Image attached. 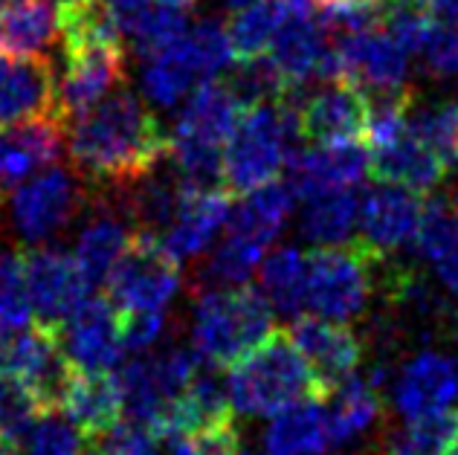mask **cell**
<instances>
[{
  "label": "cell",
  "instance_id": "1",
  "mask_svg": "<svg viewBox=\"0 0 458 455\" xmlns=\"http://www.w3.org/2000/svg\"><path fill=\"white\" fill-rule=\"evenodd\" d=\"M70 163L84 181L123 186L168 157L172 137L151 107L125 85L70 119Z\"/></svg>",
  "mask_w": 458,
  "mask_h": 455
},
{
  "label": "cell",
  "instance_id": "2",
  "mask_svg": "<svg viewBox=\"0 0 458 455\" xmlns=\"http://www.w3.org/2000/svg\"><path fill=\"white\" fill-rule=\"evenodd\" d=\"M273 331V308L256 287H195L191 349L200 363L212 368H233L241 357L256 351Z\"/></svg>",
  "mask_w": 458,
  "mask_h": 455
},
{
  "label": "cell",
  "instance_id": "3",
  "mask_svg": "<svg viewBox=\"0 0 458 455\" xmlns=\"http://www.w3.org/2000/svg\"><path fill=\"white\" fill-rule=\"evenodd\" d=\"M226 392L233 409L247 417H273L305 398H322L310 366L284 331H273L229 368Z\"/></svg>",
  "mask_w": 458,
  "mask_h": 455
},
{
  "label": "cell",
  "instance_id": "4",
  "mask_svg": "<svg viewBox=\"0 0 458 455\" xmlns=\"http://www.w3.org/2000/svg\"><path fill=\"white\" fill-rule=\"evenodd\" d=\"M291 93L282 102L256 105L241 114L233 137L224 146V189L229 195H247L276 181L287 165L293 142L302 139Z\"/></svg>",
  "mask_w": 458,
  "mask_h": 455
},
{
  "label": "cell",
  "instance_id": "5",
  "mask_svg": "<svg viewBox=\"0 0 458 455\" xmlns=\"http://www.w3.org/2000/svg\"><path fill=\"white\" fill-rule=\"evenodd\" d=\"M383 256L363 241L308 253V308L322 319L352 322L366 314Z\"/></svg>",
  "mask_w": 458,
  "mask_h": 455
},
{
  "label": "cell",
  "instance_id": "6",
  "mask_svg": "<svg viewBox=\"0 0 458 455\" xmlns=\"http://www.w3.org/2000/svg\"><path fill=\"white\" fill-rule=\"evenodd\" d=\"M88 198L84 177L53 163L9 191V226L23 244H50L79 218Z\"/></svg>",
  "mask_w": 458,
  "mask_h": 455
},
{
  "label": "cell",
  "instance_id": "7",
  "mask_svg": "<svg viewBox=\"0 0 458 455\" xmlns=\"http://www.w3.org/2000/svg\"><path fill=\"white\" fill-rule=\"evenodd\" d=\"M180 261L163 247L160 235L137 230L105 287L107 299L123 314H165L180 291Z\"/></svg>",
  "mask_w": 458,
  "mask_h": 455
},
{
  "label": "cell",
  "instance_id": "8",
  "mask_svg": "<svg viewBox=\"0 0 458 455\" xmlns=\"http://www.w3.org/2000/svg\"><path fill=\"white\" fill-rule=\"evenodd\" d=\"M198 371L200 357L195 354V349H186V345H172L165 351L128 360L116 375L128 417L154 429V421L160 417L168 400H174Z\"/></svg>",
  "mask_w": 458,
  "mask_h": 455
},
{
  "label": "cell",
  "instance_id": "9",
  "mask_svg": "<svg viewBox=\"0 0 458 455\" xmlns=\"http://www.w3.org/2000/svg\"><path fill=\"white\" fill-rule=\"evenodd\" d=\"M264 58L273 64L287 90H296L308 81H331L340 79L334 38L325 32L322 21L313 12L293 15L273 38Z\"/></svg>",
  "mask_w": 458,
  "mask_h": 455
},
{
  "label": "cell",
  "instance_id": "10",
  "mask_svg": "<svg viewBox=\"0 0 458 455\" xmlns=\"http://www.w3.org/2000/svg\"><path fill=\"white\" fill-rule=\"evenodd\" d=\"M6 371L27 389L38 412L47 415L58 412V400L73 375V363L67 360L58 331L35 322L32 328H23L18 337H12Z\"/></svg>",
  "mask_w": 458,
  "mask_h": 455
},
{
  "label": "cell",
  "instance_id": "11",
  "mask_svg": "<svg viewBox=\"0 0 458 455\" xmlns=\"http://www.w3.org/2000/svg\"><path fill=\"white\" fill-rule=\"evenodd\" d=\"M23 273H27L32 314L38 316L41 325L53 331L62 328V322L90 293L73 253H64L62 247L38 244L27 249L23 253Z\"/></svg>",
  "mask_w": 458,
  "mask_h": 455
},
{
  "label": "cell",
  "instance_id": "12",
  "mask_svg": "<svg viewBox=\"0 0 458 455\" xmlns=\"http://www.w3.org/2000/svg\"><path fill=\"white\" fill-rule=\"evenodd\" d=\"M299 137L328 146V142H357L369 134V96L345 79L322 81L305 99H296Z\"/></svg>",
  "mask_w": 458,
  "mask_h": 455
},
{
  "label": "cell",
  "instance_id": "13",
  "mask_svg": "<svg viewBox=\"0 0 458 455\" xmlns=\"http://www.w3.org/2000/svg\"><path fill=\"white\" fill-rule=\"evenodd\" d=\"M336 62L340 79L352 81L366 96L375 93H401L409 88V53L389 32L375 27L336 38Z\"/></svg>",
  "mask_w": 458,
  "mask_h": 455
},
{
  "label": "cell",
  "instance_id": "14",
  "mask_svg": "<svg viewBox=\"0 0 458 455\" xmlns=\"http://www.w3.org/2000/svg\"><path fill=\"white\" fill-rule=\"evenodd\" d=\"M107 189L111 191H105L102 200L93 203V212L81 223L73 247V258L90 291L107 284L116 261L125 256V249L137 235V223L131 221L114 186Z\"/></svg>",
  "mask_w": 458,
  "mask_h": 455
},
{
  "label": "cell",
  "instance_id": "15",
  "mask_svg": "<svg viewBox=\"0 0 458 455\" xmlns=\"http://www.w3.org/2000/svg\"><path fill=\"white\" fill-rule=\"evenodd\" d=\"M125 85V44H96L64 50V67L58 76L62 116L76 119L105 96Z\"/></svg>",
  "mask_w": 458,
  "mask_h": 455
},
{
  "label": "cell",
  "instance_id": "16",
  "mask_svg": "<svg viewBox=\"0 0 458 455\" xmlns=\"http://www.w3.org/2000/svg\"><path fill=\"white\" fill-rule=\"evenodd\" d=\"M291 340L310 366L322 398H328L343 380L357 375L360 363L366 360L363 337L354 333L345 322H331L322 316L296 319Z\"/></svg>",
  "mask_w": 458,
  "mask_h": 455
},
{
  "label": "cell",
  "instance_id": "17",
  "mask_svg": "<svg viewBox=\"0 0 458 455\" xmlns=\"http://www.w3.org/2000/svg\"><path fill=\"white\" fill-rule=\"evenodd\" d=\"M58 340L73 368L84 371H111L125 354L119 310L107 296H84V302L62 322Z\"/></svg>",
  "mask_w": 458,
  "mask_h": 455
},
{
  "label": "cell",
  "instance_id": "18",
  "mask_svg": "<svg viewBox=\"0 0 458 455\" xmlns=\"http://www.w3.org/2000/svg\"><path fill=\"white\" fill-rule=\"evenodd\" d=\"M458 400V360L447 351L420 349L392 383V403L406 421L450 409Z\"/></svg>",
  "mask_w": 458,
  "mask_h": 455
},
{
  "label": "cell",
  "instance_id": "19",
  "mask_svg": "<svg viewBox=\"0 0 458 455\" xmlns=\"http://www.w3.org/2000/svg\"><path fill=\"white\" fill-rule=\"evenodd\" d=\"M35 116L64 119L58 105V73L53 58H15L0 53V125Z\"/></svg>",
  "mask_w": 458,
  "mask_h": 455
},
{
  "label": "cell",
  "instance_id": "20",
  "mask_svg": "<svg viewBox=\"0 0 458 455\" xmlns=\"http://www.w3.org/2000/svg\"><path fill=\"white\" fill-rule=\"evenodd\" d=\"M64 128L67 122L58 116H35L0 131V195L58 163L64 148Z\"/></svg>",
  "mask_w": 458,
  "mask_h": 455
},
{
  "label": "cell",
  "instance_id": "21",
  "mask_svg": "<svg viewBox=\"0 0 458 455\" xmlns=\"http://www.w3.org/2000/svg\"><path fill=\"white\" fill-rule=\"evenodd\" d=\"M420 209L424 203L418 200L415 191L403 186L380 183L366 191L360 200V241L371 253L389 258L401 247L415 241Z\"/></svg>",
  "mask_w": 458,
  "mask_h": 455
},
{
  "label": "cell",
  "instance_id": "22",
  "mask_svg": "<svg viewBox=\"0 0 458 455\" xmlns=\"http://www.w3.org/2000/svg\"><path fill=\"white\" fill-rule=\"evenodd\" d=\"M287 186L296 198H313L331 189H354L369 172V154L357 142H328L317 148H293L287 157Z\"/></svg>",
  "mask_w": 458,
  "mask_h": 455
},
{
  "label": "cell",
  "instance_id": "23",
  "mask_svg": "<svg viewBox=\"0 0 458 455\" xmlns=\"http://www.w3.org/2000/svg\"><path fill=\"white\" fill-rule=\"evenodd\" d=\"M229 191L226 189H186L172 223L160 235L163 247L177 261H195L209 253L215 238L226 230Z\"/></svg>",
  "mask_w": 458,
  "mask_h": 455
},
{
  "label": "cell",
  "instance_id": "24",
  "mask_svg": "<svg viewBox=\"0 0 458 455\" xmlns=\"http://www.w3.org/2000/svg\"><path fill=\"white\" fill-rule=\"evenodd\" d=\"M62 412L84 438H99L114 429L125 415V400L119 380L111 371H84L73 368L58 400Z\"/></svg>",
  "mask_w": 458,
  "mask_h": 455
},
{
  "label": "cell",
  "instance_id": "25",
  "mask_svg": "<svg viewBox=\"0 0 458 455\" xmlns=\"http://www.w3.org/2000/svg\"><path fill=\"white\" fill-rule=\"evenodd\" d=\"M369 172L375 174L377 183L403 186L415 195H429L444 181L450 169L441 163V157L432 148L420 142L412 128L401 131L397 137L371 146L369 154Z\"/></svg>",
  "mask_w": 458,
  "mask_h": 455
},
{
  "label": "cell",
  "instance_id": "26",
  "mask_svg": "<svg viewBox=\"0 0 458 455\" xmlns=\"http://www.w3.org/2000/svg\"><path fill=\"white\" fill-rule=\"evenodd\" d=\"M328 398L334 452L352 450L371 433H377V426H383L386 421V392L363 375H352L343 380Z\"/></svg>",
  "mask_w": 458,
  "mask_h": 455
},
{
  "label": "cell",
  "instance_id": "27",
  "mask_svg": "<svg viewBox=\"0 0 458 455\" xmlns=\"http://www.w3.org/2000/svg\"><path fill=\"white\" fill-rule=\"evenodd\" d=\"M233 400H229L226 383H221L212 371H198L191 383L177 394L174 400L154 421V433L163 441L172 435L195 433V429L221 424L233 417Z\"/></svg>",
  "mask_w": 458,
  "mask_h": 455
},
{
  "label": "cell",
  "instance_id": "28",
  "mask_svg": "<svg viewBox=\"0 0 458 455\" xmlns=\"http://www.w3.org/2000/svg\"><path fill=\"white\" fill-rule=\"evenodd\" d=\"M293 200V189L279 181H270L247 191V195H238L235 206H229L226 232L267 249L276 241V235L284 230V223L291 221Z\"/></svg>",
  "mask_w": 458,
  "mask_h": 455
},
{
  "label": "cell",
  "instance_id": "29",
  "mask_svg": "<svg viewBox=\"0 0 458 455\" xmlns=\"http://www.w3.org/2000/svg\"><path fill=\"white\" fill-rule=\"evenodd\" d=\"M264 450L270 455H328L334 452L328 409L319 398H305L276 412L264 433Z\"/></svg>",
  "mask_w": 458,
  "mask_h": 455
},
{
  "label": "cell",
  "instance_id": "30",
  "mask_svg": "<svg viewBox=\"0 0 458 455\" xmlns=\"http://www.w3.org/2000/svg\"><path fill=\"white\" fill-rule=\"evenodd\" d=\"M302 12H313V0H252L241 6L226 23L235 62L261 58L284 23Z\"/></svg>",
  "mask_w": 458,
  "mask_h": 455
},
{
  "label": "cell",
  "instance_id": "31",
  "mask_svg": "<svg viewBox=\"0 0 458 455\" xmlns=\"http://www.w3.org/2000/svg\"><path fill=\"white\" fill-rule=\"evenodd\" d=\"M58 35L53 0H12L0 9V53L15 58L47 55Z\"/></svg>",
  "mask_w": 458,
  "mask_h": 455
},
{
  "label": "cell",
  "instance_id": "32",
  "mask_svg": "<svg viewBox=\"0 0 458 455\" xmlns=\"http://www.w3.org/2000/svg\"><path fill=\"white\" fill-rule=\"evenodd\" d=\"M360 226V198L354 189L319 191L305 200L299 215V235L313 247L348 244Z\"/></svg>",
  "mask_w": 458,
  "mask_h": 455
},
{
  "label": "cell",
  "instance_id": "33",
  "mask_svg": "<svg viewBox=\"0 0 458 455\" xmlns=\"http://www.w3.org/2000/svg\"><path fill=\"white\" fill-rule=\"evenodd\" d=\"M412 244L418 256L432 265V273L438 275L444 291L458 296V218L453 215L450 203H424Z\"/></svg>",
  "mask_w": 458,
  "mask_h": 455
},
{
  "label": "cell",
  "instance_id": "34",
  "mask_svg": "<svg viewBox=\"0 0 458 455\" xmlns=\"http://www.w3.org/2000/svg\"><path fill=\"white\" fill-rule=\"evenodd\" d=\"M186 35V32H183ZM200 73L191 64L183 41H174L165 50L142 58L140 70V90L146 96V102L163 111H172L186 96L200 85Z\"/></svg>",
  "mask_w": 458,
  "mask_h": 455
},
{
  "label": "cell",
  "instance_id": "35",
  "mask_svg": "<svg viewBox=\"0 0 458 455\" xmlns=\"http://www.w3.org/2000/svg\"><path fill=\"white\" fill-rule=\"evenodd\" d=\"M259 284L273 310L299 319L308 308V256L299 247L273 249L259 265Z\"/></svg>",
  "mask_w": 458,
  "mask_h": 455
},
{
  "label": "cell",
  "instance_id": "36",
  "mask_svg": "<svg viewBox=\"0 0 458 455\" xmlns=\"http://www.w3.org/2000/svg\"><path fill=\"white\" fill-rule=\"evenodd\" d=\"M458 447V409H441L394 429L383 438L380 455H450Z\"/></svg>",
  "mask_w": 458,
  "mask_h": 455
},
{
  "label": "cell",
  "instance_id": "37",
  "mask_svg": "<svg viewBox=\"0 0 458 455\" xmlns=\"http://www.w3.org/2000/svg\"><path fill=\"white\" fill-rule=\"evenodd\" d=\"M409 128L412 134L453 169L458 165V105L453 102H420L418 93L409 105Z\"/></svg>",
  "mask_w": 458,
  "mask_h": 455
},
{
  "label": "cell",
  "instance_id": "38",
  "mask_svg": "<svg viewBox=\"0 0 458 455\" xmlns=\"http://www.w3.org/2000/svg\"><path fill=\"white\" fill-rule=\"evenodd\" d=\"M267 249L256 247L238 238L233 232L224 235L221 244H215V249L203 261V267L198 273V287H235L244 284L252 270L261 265V258Z\"/></svg>",
  "mask_w": 458,
  "mask_h": 455
},
{
  "label": "cell",
  "instance_id": "39",
  "mask_svg": "<svg viewBox=\"0 0 458 455\" xmlns=\"http://www.w3.org/2000/svg\"><path fill=\"white\" fill-rule=\"evenodd\" d=\"M180 41H183L191 64H195V70L200 73L203 81L224 73V70H229L235 62L226 27L215 18H203L198 23H191Z\"/></svg>",
  "mask_w": 458,
  "mask_h": 455
},
{
  "label": "cell",
  "instance_id": "40",
  "mask_svg": "<svg viewBox=\"0 0 458 455\" xmlns=\"http://www.w3.org/2000/svg\"><path fill=\"white\" fill-rule=\"evenodd\" d=\"M32 319V302L23 273V253L0 244V322L9 328H27Z\"/></svg>",
  "mask_w": 458,
  "mask_h": 455
},
{
  "label": "cell",
  "instance_id": "41",
  "mask_svg": "<svg viewBox=\"0 0 458 455\" xmlns=\"http://www.w3.org/2000/svg\"><path fill=\"white\" fill-rule=\"evenodd\" d=\"M88 441L62 412H47L27 429V455H81Z\"/></svg>",
  "mask_w": 458,
  "mask_h": 455
},
{
  "label": "cell",
  "instance_id": "42",
  "mask_svg": "<svg viewBox=\"0 0 458 455\" xmlns=\"http://www.w3.org/2000/svg\"><path fill=\"white\" fill-rule=\"evenodd\" d=\"M165 444L168 455H244V438L233 417L195 429V433L172 435L165 438Z\"/></svg>",
  "mask_w": 458,
  "mask_h": 455
},
{
  "label": "cell",
  "instance_id": "43",
  "mask_svg": "<svg viewBox=\"0 0 458 455\" xmlns=\"http://www.w3.org/2000/svg\"><path fill=\"white\" fill-rule=\"evenodd\" d=\"M41 412L27 389L4 368L0 371V433L4 435H27V429L38 421Z\"/></svg>",
  "mask_w": 458,
  "mask_h": 455
},
{
  "label": "cell",
  "instance_id": "44",
  "mask_svg": "<svg viewBox=\"0 0 458 455\" xmlns=\"http://www.w3.org/2000/svg\"><path fill=\"white\" fill-rule=\"evenodd\" d=\"M93 441L102 447L105 455H163V447H160L163 438L157 435L148 424L134 421V417L119 421L114 429H107L105 435Z\"/></svg>",
  "mask_w": 458,
  "mask_h": 455
},
{
  "label": "cell",
  "instance_id": "45",
  "mask_svg": "<svg viewBox=\"0 0 458 455\" xmlns=\"http://www.w3.org/2000/svg\"><path fill=\"white\" fill-rule=\"evenodd\" d=\"M418 55L432 79H458V32L450 23L438 21Z\"/></svg>",
  "mask_w": 458,
  "mask_h": 455
},
{
  "label": "cell",
  "instance_id": "46",
  "mask_svg": "<svg viewBox=\"0 0 458 455\" xmlns=\"http://www.w3.org/2000/svg\"><path fill=\"white\" fill-rule=\"evenodd\" d=\"M165 331V314H123L119 310V337L131 354H146L154 349Z\"/></svg>",
  "mask_w": 458,
  "mask_h": 455
},
{
  "label": "cell",
  "instance_id": "47",
  "mask_svg": "<svg viewBox=\"0 0 458 455\" xmlns=\"http://www.w3.org/2000/svg\"><path fill=\"white\" fill-rule=\"evenodd\" d=\"M9 349H12V328L0 322V371L6 368V357H9Z\"/></svg>",
  "mask_w": 458,
  "mask_h": 455
},
{
  "label": "cell",
  "instance_id": "48",
  "mask_svg": "<svg viewBox=\"0 0 458 455\" xmlns=\"http://www.w3.org/2000/svg\"><path fill=\"white\" fill-rule=\"evenodd\" d=\"M0 455H27V452L21 450L15 435H4V433H0Z\"/></svg>",
  "mask_w": 458,
  "mask_h": 455
},
{
  "label": "cell",
  "instance_id": "49",
  "mask_svg": "<svg viewBox=\"0 0 458 455\" xmlns=\"http://www.w3.org/2000/svg\"><path fill=\"white\" fill-rule=\"evenodd\" d=\"M154 4L168 6V9H177V12H186V9H191V6H198L200 0H154Z\"/></svg>",
  "mask_w": 458,
  "mask_h": 455
},
{
  "label": "cell",
  "instance_id": "50",
  "mask_svg": "<svg viewBox=\"0 0 458 455\" xmlns=\"http://www.w3.org/2000/svg\"><path fill=\"white\" fill-rule=\"evenodd\" d=\"M81 455H105V452H102V447L96 444V441L90 438V441H88V447H84V452H81Z\"/></svg>",
  "mask_w": 458,
  "mask_h": 455
},
{
  "label": "cell",
  "instance_id": "51",
  "mask_svg": "<svg viewBox=\"0 0 458 455\" xmlns=\"http://www.w3.org/2000/svg\"><path fill=\"white\" fill-rule=\"evenodd\" d=\"M226 6H233V9H241V6H247V4H252V0H224Z\"/></svg>",
  "mask_w": 458,
  "mask_h": 455
},
{
  "label": "cell",
  "instance_id": "52",
  "mask_svg": "<svg viewBox=\"0 0 458 455\" xmlns=\"http://www.w3.org/2000/svg\"><path fill=\"white\" fill-rule=\"evenodd\" d=\"M450 209H453V215L458 218V189L453 191V198H450Z\"/></svg>",
  "mask_w": 458,
  "mask_h": 455
},
{
  "label": "cell",
  "instance_id": "53",
  "mask_svg": "<svg viewBox=\"0 0 458 455\" xmlns=\"http://www.w3.org/2000/svg\"><path fill=\"white\" fill-rule=\"evenodd\" d=\"M447 21H450V27H453V29H455V32H458V9H455V12H453V15H450V18H447Z\"/></svg>",
  "mask_w": 458,
  "mask_h": 455
},
{
  "label": "cell",
  "instance_id": "54",
  "mask_svg": "<svg viewBox=\"0 0 458 455\" xmlns=\"http://www.w3.org/2000/svg\"><path fill=\"white\" fill-rule=\"evenodd\" d=\"M357 4H377L380 6V4H386V0H357Z\"/></svg>",
  "mask_w": 458,
  "mask_h": 455
},
{
  "label": "cell",
  "instance_id": "55",
  "mask_svg": "<svg viewBox=\"0 0 458 455\" xmlns=\"http://www.w3.org/2000/svg\"><path fill=\"white\" fill-rule=\"evenodd\" d=\"M12 4V0H0V9H4V6H9Z\"/></svg>",
  "mask_w": 458,
  "mask_h": 455
},
{
  "label": "cell",
  "instance_id": "56",
  "mask_svg": "<svg viewBox=\"0 0 458 455\" xmlns=\"http://www.w3.org/2000/svg\"><path fill=\"white\" fill-rule=\"evenodd\" d=\"M450 455H458V447H453V450H450Z\"/></svg>",
  "mask_w": 458,
  "mask_h": 455
},
{
  "label": "cell",
  "instance_id": "57",
  "mask_svg": "<svg viewBox=\"0 0 458 455\" xmlns=\"http://www.w3.org/2000/svg\"><path fill=\"white\" fill-rule=\"evenodd\" d=\"M375 455H380V452H375Z\"/></svg>",
  "mask_w": 458,
  "mask_h": 455
},
{
  "label": "cell",
  "instance_id": "58",
  "mask_svg": "<svg viewBox=\"0 0 458 455\" xmlns=\"http://www.w3.org/2000/svg\"><path fill=\"white\" fill-rule=\"evenodd\" d=\"M267 455H270V452H267Z\"/></svg>",
  "mask_w": 458,
  "mask_h": 455
}]
</instances>
